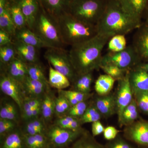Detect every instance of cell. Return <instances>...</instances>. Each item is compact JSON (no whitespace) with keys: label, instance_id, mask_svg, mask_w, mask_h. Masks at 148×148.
I'll list each match as a JSON object with an SVG mask.
<instances>
[{"label":"cell","instance_id":"6da1fadb","mask_svg":"<svg viewBox=\"0 0 148 148\" xmlns=\"http://www.w3.org/2000/svg\"><path fill=\"white\" fill-rule=\"evenodd\" d=\"M110 38L98 34L90 39L72 46L69 54L77 75L100 69L102 51Z\"/></svg>","mask_w":148,"mask_h":148},{"label":"cell","instance_id":"7a4b0ae2","mask_svg":"<svg viewBox=\"0 0 148 148\" xmlns=\"http://www.w3.org/2000/svg\"><path fill=\"white\" fill-rule=\"evenodd\" d=\"M141 24L126 11L120 0H107L96 28L98 34L111 38L117 35L125 36L138 29Z\"/></svg>","mask_w":148,"mask_h":148},{"label":"cell","instance_id":"3957f363","mask_svg":"<svg viewBox=\"0 0 148 148\" xmlns=\"http://www.w3.org/2000/svg\"><path fill=\"white\" fill-rule=\"evenodd\" d=\"M57 22L66 45L72 46L90 39L98 34L96 26L85 24L68 12L59 16Z\"/></svg>","mask_w":148,"mask_h":148},{"label":"cell","instance_id":"277c9868","mask_svg":"<svg viewBox=\"0 0 148 148\" xmlns=\"http://www.w3.org/2000/svg\"><path fill=\"white\" fill-rule=\"evenodd\" d=\"M32 30L49 48H64L66 45L61 38L56 19L41 5Z\"/></svg>","mask_w":148,"mask_h":148},{"label":"cell","instance_id":"5b68a950","mask_svg":"<svg viewBox=\"0 0 148 148\" xmlns=\"http://www.w3.org/2000/svg\"><path fill=\"white\" fill-rule=\"evenodd\" d=\"M107 0H71L67 12L85 24L96 26L106 9Z\"/></svg>","mask_w":148,"mask_h":148},{"label":"cell","instance_id":"8992f818","mask_svg":"<svg viewBox=\"0 0 148 148\" xmlns=\"http://www.w3.org/2000/svg\"><path fill=\"white\" fill-rule=\"evenodd\" d=\"M44 57L53 69L66 76L73 82L77 74L72 64L69 52L64 48H49L45 51Z\"/></svg>","mask_w":148,"mask_h":148},{"label":"cell","instance_id":"52a82bcc","mask_svg":"<svg viewBox=\"0 0 148 148\" xmlns=\"http://www.w3.org/2000/svg\"><path fill=\"white\" fill-rule=\"evenodd\" d=\"M142 63L132 45L127 46L124 50L118 52H109L103 56L101 64H110L129 71Z\"/></svg>","mask_w":148,"mask_h":148},{"label":"cell","instance_id":"ba28073f","mask_svg":"<svg viewBox=\"0 0 148 148\" xmlns=\"http://www.w3.org/2000/svg\"><path fill=\"white\" fill-rule=\"evenodd\" d=\"M123 137L138 147H148V120L139 119L124 127Z\"/></svg>","mask_w":148,"mask_h":148},{"label":"cell","instance_id":"9c48e42d","mask_svg":"<svg viewBox=\"0 0 148 148\" xmlns=\"http://www.w3.org/2000/svg\"><path fill=\"white\" fill-rule=\"evenodd\" d=\"M0 88L4 93L10 97L22 108L24 104L22 92L24 91L22 84L5 73L1 75Z\"/></svg>","mask_w":148,"mask_h":148},{"label":"cell","instance_id":"30bf717a","mask_svg":"<svg viewBox=\"0 0 148 148\" xmlns=\"http://www.w3.org/2000/svg\"><path fill=\"white\" fill-rule=\"evenodd\" d=\"M83 133L82 130L74 131L56 125L50 128L48 135L53 145L57 147H61L75 141Z\"/></svg>","mask_w":148,"mask_h":148},{"label":"cell","instance_id":"8fae6325","mask_svg":"<svg viewBox=\"0 0 148 148\" xmlns=\"http://www.w3.org/2000/svg\"><path fill=\"white\" fill-rule=\"evenodd\" d=\"M128 72L124 77L118 81V86L116 93L115 94L116 104V114L118 119L123 111L130 104L133 98V93L129 82Z\"/></svg>","mask_w":148,"mask_h":148},{"label":"cell","instance_id":"7c38bea8","mask_svg":"<svg viewBox=\"0 0 148 148\" xmlns=\"http://www.w3.org/2000/svg\"><path fill=\"white\" fill-rule=\"evenodd\" d=\"M136 30L132 45L142 62L148 63V20L142 22Z\"/></svg>","mask_w":148,"mask_h":148},{"label":"cell","instance_id":"4fadbf2b","mask_svg":"<svg viewBox=\"0 0 148 148\" xmlns=\"http://www.w3.org/2000/svg\"><path fill=\"white\" fill-rule=\"evenodd\" d=\"M129 82L133 95L148 91V73L139 65L128 72Z\"/></svg>","mask_w":148,"mask_h":148},{"label":"cell","instance_id":"5bb4252c","mask_svg":"<svg viewBox=\"0 0 148 148\" xmlns=\"http://www.w3.org/2000/svg\"><path fill=\"white\" fill-rule=\"evenodd\" d=\"M94 104L103 117L107 118L116 114L115 94L110 93L105 95H99L95 99Z\"/></svg>","mask_w":148,"mask_h":148},{"label":"cell","instance_id":"9a60e30c","mask_svg":"<svg viewBox=\"0 0 148 148\" xmlns=\"http://www.w3.org/2000/svg\"><path fill=\"white\" fill-rule=\"evenodd\" d=\"M14 45L16 49L17 57L26 64H36L38 62L36 48L14 39Z\"/></svg>","mask_w":148,"mask_h":148},{"label":"cell","instance_id":"2e32d148","mask_svg":"<svg viewBox=\"0 0 148 148\" xmlns=\"http://www.w3.org/2000/svg\"><path fill=\"white\" fill-rule=\"evenodd\" d=\"M45 10L56 19L67 12L71 0H39Z\"/></svg>","mask_w":148,"mask_h":148},{"label":"cell","instance_id":"e0dca14e","mask_svg":"<svg viewBox=\"0 0 148 148\" xmlns=\"http://www.w3.org/2000/svg\"><path fill=\"white\" fill-rule=\"evenodd\" d=\"M27 20V27L31 30L37 15L40 5L39 0H18L17 1Z\"/></svg>","mask_w":148,"mask_h":148},{"label":"cell","instance_id":"ac0fdd59","mask_svg":"<svg viewBox=\"0 0 148 148\" xmlns=\"http://www.w3.org/2000/svg\"><path fill=\"white\" fill-rule=\"evenodd\" d=\"M14 39L18 40L36 48H49L28 27L16 29Z\"/></svg>","mask_w":148,"mask_h":148},{"label":"cell","instance_id":"d6986e66","mask_svg":"<svg viewBox=\"0 0 148 148\" xmlns=\"http://www.w3.org/2000/svg\"><path fill=\"white\" fill-rule=\"evenodd\" d=\"M6 73L22 84L28 76L27 64L16 57L6 66Z\"/></svg>","mask_w":148,"mask_h":148},{"label":"cell","instance_id":"ffe728a7","mask_svg":"<svg viewBox=\"0 0 148 148\" xmlns=\"http://www.w3.org/2000/svg\"><path fill=\"white\" fill-rule=\"evenodd\" d=\"M126 11L137 21L142 23L147 0H120Z\"/></svg>","mask_w":148,"mask_h":148},{"label":"cell","instance_id":"44dd1931","mask_svg":"<svg viewBox=\"0 0 148 148\" xmlns=\"http://www.w3.org/2000/svg\"><path fill=\"white\" fill-rule=\"evenodd\" d=\"M139 111L137 103L133 97L131 103L124 109L118 119L120 126H128L139 119Z\"/></svg>","mask_w":148,"mask_h":148},{"label":"cell","instance_id":"7402d4cb","mask_svg":"<svg viewBox=\"0 0 148 148\" xmlns=\"http://www.w3.org/2000/svg\"><path fill=\"white\" fill-rule=\"evenodd\" d=\"M48 82L51 86L61 90L69 87L71 82L67 77L50 66Z\"/></svg>","mask_w":148,"mask_h":148},{"label":"cell","instance_id":"603a6c76","mask_svg":"<svg viewBox=\"0 0 148 148\" xmlns=\"http://www.w3.org/2000/svg\"><path fill=\"white\" fill-rule=\"evenodd\" d=\"M116 80L107 74L100 75L95 84V89L99 95H105L110 93Z\"/></svg>","mask_w":148,"mask_h":148},{"label":"cell","instance_id":"cb8c5ba5","mask_svg":"<svg viewBox=\"0 0 148 148\" xmlns=\"http://www.w3.org/2000/svg\"><path fill=\"white\" fill-rule=\"evenodd\" d=\"M9 7L11 16L16 29H21L27 27V20L18 2L9 0Z\"/></svg>","mask_w":148,"mask_h":148},{"label":"cell","instance_id":"d4e9b609","mask_svg":"<svg viewBox=\"0 0 148 148\" xmlns=\"http://www.w3.org/2000/svg\"><path fill=\"white\" fill-rule=\"evenodd\" d=\"M92 82V73L77 75L73 81L74 90L85 93H89Z\"/></svg>","mask_w":148,"mask_h":148},{"label":"cell","instance_id":"484cf974","mask_svg":"<svg viewBox=\"0 0 148 148\" xmlns=\"http://www.w3.org/2000/svg\"><path fill=\"white\" fill-rule=\"evenodd\" d=\"M22 84L24 91L35 96H39L42 94L48 86L44 83L32 79L28 76Z\"/></svg>","mask_w":148,"mask_h":148},{"label":"cell","instance_id":"4316f807","mask_svg":"<svg viewBox=\"0 0 148 148\" xmlns=\"http://www.w3.org/2000/svg\"><path fill=\"white\" fill-rule=\"evenodd\" d=\"M72 148H106L98 143L94 137L88 132H84L75 141Z\"/></svg>","mask_w":148,"mask_h":148},{"label":"cell","instance_id":"83f0119b","mask_svg":"<svg viewBox=\"0 0 148 148\" xmlns=\"http://www.w3.org/2000/svg\"><path fill=\"white\" fill-rule=\"evenodd\" d=\"M9 3V0L5 10L0 14V29L7 32L12 38H14L16 29L11 16Z\"/></svg>","mask_w":148,"mask_h":148},{"label":"cell","instance_id":"f1b7e54d","mask_svg":"<svg viewBox=\"0 0 148 148\" xmlns=\"http://www.w3.org/2000/svg\"><path fill=\"white\" fill-rule=\"evenodd\" d=\"M17 57L16 49L13 42L0 46V61L1 65L6 67Z\"/></svg>","mask_w":148,"mask_h":148},{"label":"cell","instance_id":"f546056e","mask_svg":"<svg viewBox=\"0 0 148 148\" xmlns=\"http://www.w3.org/2000/svg\"><path fill=\"white\" fill-rule=\"evenodd\" d=\"M108 43V49L111 52H118L124 50L127 47L125 35H117L111 37Z\"/></svg>","mask_w":148,"mask_h":148},{"label":"cell","instance_id":"4dcf8cb0","mask_svg":"<svg viewBox=\"0 0 148 148\" xmlns=\"http://www.w3.org/2000/svg\"><path fill=\"white\" fill-rule=\"evenodd\" d=\"M24 139L18 132H13L8 135L2 145V148H23Z\"/></svg>","mask_w":148,"mask_h":148},{"label":"cell","instance_id":"1f68e13d","mask_svg":"<svg viewBox=\"0 0 148 148\" xmlns=\"http://www.w3.org/2000/svg\"><path fill=\"white\" fill-rule=\"evenodd\" d=\"M28 76L30 78L44 83L48 86V81L44 74L42 69L38 63L27 64Z\"/></svg>","mask_w":148,"mask_h":148},{"label":"cell","instance_id":"d6a6232c","mask_svg":"<svg viewBox=\"0 0 148 148\" xmlns=\"http://www.w3.org/2000/svg\"><path fill=\"white\" fill-rule=\"evenodd\" d=\"M100 69H102L106 74L117 81L124 77L128 72L110 64H101L100 66Z\"/></svg>","mask_w":148,"mask_h":148},{"label":"cell","instance_id":"836d02e7","mask_svg":"<svg viewBox=\"0 0 148 148\" xmlns=\"http://www.w3.org/2000/svg\"><path fill=\"white\" fill-rule=\"evenodd\" d=\"M102 116L96 108L95 104L88 106L84 114L80 118L81 123H92L100 120Z\"/></svg>","mask_w":148,"mask_h":148},{"label":"cell","instance_id":"e575fe53","mask_svg":"<svg viewBox=\"0 0 148 148\" xmlns=\"http://www.w3.org/2000/svg\"><path fill=\"white\" fill-rule=\"evenodd\" d=\"M55 111V102L49 95H45L41 103V113L44 119L49 120Z\"/></svg>","mask_w":148,"mask_h":148},{"label":"cell","instance_id":"d590c367","mask_svg":"<svg viewBox=\"0 0 148 148\" xmlns=\"http://www.w3.org/2000/svg\"><path fill=\"white\" fill-rule=\"evenodd\" d=\"M77 118L68 116L62 118L56 121L57 125L65 129L71 130L74 131L81 130L80 122Z\"/></svg>","mask_w":148,"mask_h":148},{"label":"cell","instance_id":"8d00e7d4","mask_svg":"<svg viewBox=\"0 0 148 148\" xmlns=\"http://www.w3.org/2000/svg\"><path fill=\"white\" fill-rule=\"evenodd\" d=\"M139 111L148 116V91L138 92L133 95Z\"/></svg>","mask_w":148,"mask_h":148},{"label":"cell","instance_id":"74e56055","mask_svg":"<svg viewBox=\"0 0 148 148\" xmlns=\"http://www.w3.org/2000/svg\"><path fill=\"white\" fill-rule=\"evenodd\" d=\"M124 137L118 135L114 140L109 141L105 146L106 148H135Z\"/></svg>","mask_w":148,"mask_h":148},{"label":"cell","instance_id":"f35d334b","mask_svg":"<svg viewBox=\"0 0 148 148\" xmlns=\"http://www.w3.org/2000/svg\"><path fill=\"white\" fill-rule=\"evenodd\" d=\"M88 106L85 101L79 102L76 105L72 106L69 112V116L77 118L81 117L84 114L88 108Z\"/></svg>","mask_w":148,"mask_h":148},{"label":"cell","instance_id":"ab89813d","mask_svg":"<svg viewBox=\"0 0 148 148\" xmlns=\"http://www.w3.org/2000/svg\"><path fill=\"white\" fill-rule=\"evenodd\" d=\"M15 126L13 121L7 119H0V134L2 136L12 130Z\"/></svg>","mask_w":148,"mask_h":148},{"label":"cell","instance_id":"60d3db41","mask_svg":"<svg viewBox=\"0 0 148 148\" xmlns=\"http://www.w3.org/2000/svg\"><path fill=\"white\" fill-rule=\"evenodd\" d=\"M120 132V130L114 126H108L105 128L103 133V136L106 140L111 141L116 138Z\"/></svg>","mask_w":148,"mask_h":148},{"label":"cell","instance_id":"b9f144b4","mask_svg":"<svg viewBox=\"0 0 148 148\" xmlns=\"http://www.w3.org/2000/svg\"><path fill=\"white\" fill-rule=\"evenodd\" d=\"M63 92L67 93L73 96L79 102L85 101L89 98L90 94L89 93H85L75 90H61Z\"/></svg>","mask_w":148,"mask_h":148},{"label":"cell","instance_id":"7bdbcfd3","mask_svg":"<svg viewBox=\"0 0 148 148\" xmlns=\"http://www.w3.org/2000/svg\"><path fill=\"white\" fill-rule=\"evenodd\" d=\"M42 103L38 99H32L24 103L22 108L23 109V113L28 112L34 108L40 106Z\"/></svg>","mask_w":148,"mask_h":148},{"label":"cell","instance_id":"ee69618b","mask_svg":"<svg viewBox=\"0 0 148 148\" xmlns=\"http://www.w3.org/2000/svg\"><path fill=\"white\" fill-rule=\"evenodd\" d=\"M105 127L101 123L100 120L92 123L91 125V132L93 137L101 135L104 132Z\"/></svg>","mask_w":148,"mask_h":148},{"label":"cell","instance_id":"f6af8a7d","mask_svg":"<svg viewBox=\"0 0 148 148\" xmlns=\"http://www.w3.org/2000/svg\"><path fill=\"white\" fill-rule=\"evenodd\" d=\"M41 112V105L34 108L28 112L23 113L24 119L29 120L35 119Z\"/></svg>","mask_w":148,"mask_h":148},{"label":"cell","instance_id":"bcb514c9","mask_svg":"<svg viewBox=\"0 0 148 148\" xmlns=\"http://www.w3.org/2000/svg\"><path fill=\"white\" fill-rule=\"evenodd\" d=\"M12 38L7 32L0 29V46L13 42Z\"/></svg>","mask_w":148,"mask_h":148},{"label":"cell","instance_id":"7dc6e473","mask_svg":"<svg viewBox=\"0 0 148 148\" xmlns=\"http://www.w3.org/2000/svg\"><path fill=\"white\" fill-rule=\"evenodd\" d=\"M25 145L28 148H39L34 135H27L24 138Z\"/></svg>","mask_w":148,"mask_h":148},{"label":"cell","instance_id":"c3c4849f","mask_svg":"<svg viewBox=\"0 0 148 148\" xmlns=\"http://www.w3.org/2000/svg\"><path fill=\"white\" fill-rule=\"evenodd\" d=\"M55 102V112L58 114H61L66 112L63 103H62V95H59L58 98H56Z\"/></svg>","mask_w":148,"mask_h":148},{"label":"cell","instance_id":"681fc988","mask_svg":"<svg viewBox=\"0 0 148 148\" xmlns=\"http://www.w3.org/2000/svg\"><path fill=\"white\" fill-rule=\"evenodd\" d=\"M13 106V104L12 103H6L4 106L2 107L1 110H0V118L1 119H7L9 113Z\"/></svg>","mask_w":148,"mask_h":148},{"label":"cell","instance_id":"f907efd6","mask_svg":"<svg viewBox=\"0 0 148 148\" xmlns=\"http://www.w3.org/2000/svg\"><path fill=\"white\" fill-rule=\"evenodd\" d=\"M26 131L27 135H34L38 134H42V131L35 127L31 121L27 125Z\"/></svg>","mask_w":148,"mask_h":148},{"label":"cell","instance_id":"816d5d0a","mask_svg":"<svg viewBox=\"0 0 148 148\" xmlns=\"http://www.w3.org/2000/svg\"><path fill=\"white\" fill-rule=\"evenodd\" d=\"M16 116H17V110L16 108L13 105L9 113L7 119L13 121L14 120L16 119Z\"/></svg>","mask_w":148,"mask_h":148},{"label":"cell","instance_id":"f5cc1de1","mask_svg":"<svg viewBox=\"0 0 148 148\" xmlns=\"http://www.w3.org/2000/svg\"><path fill=\"white\" fill-rule=\"evenodd\" d=\"M143 19H144L145 20H148V0H147V4L143 15Z\"/></svg>","mask_w":148,"mask_h":148},{"label":"cell","instance_id":"db71d44e","mask_svg":"<svg viewBox=\"0 0 148 148\" xmlns=\"http://www.w3.org/2000/svg\"><path fill=\"white\" fill-rule=\"evenodd\" d=\"M139 66L143 69L148 73V63H142L139 64Z\"/></svg>","mask_w":148,"mask_h":148},{"label":"cell","instance_id":"11a10c76","mask_svg":"<svg viewBox=\"0 0 148 148\" xmlns=\"http://www.w3.org/2000/svg\"><path fill=\"white\" fill-rule=\"evenodd\" d=\"M139 148H148V147H139Z\"/></svg>","mask_w":148,"mask_h":148},{"label":"cell","instance_id":"9f6ffc18","mask_svg":"<svg viewBox=\"0 0 148 148\" xmlns=\"http://www.w3.org/2000/svg\"><path fill=\"white\" fill-rule=\"evenodd\" d=\"M11 1H18V0H10Z\"/></svg>","mask_w":148,"mask_h":148},{"label":"cell","instance_id":"6f0895ef","mask_svg":"<svg viewBox=\"0 0 148 148\" xmlns=\"http://www.w3.org/2000/svg\"></svg>","mask_w":148,"mask_h":148}]
</instances>
